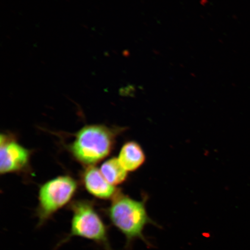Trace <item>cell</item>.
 Returning a JSON list of instances; mask_svg holds the SVG:
<instances>
[{"label":"cell","instance_id":"obj_5","mask_svg":"<svg viewBox=\"0 0 250 250\" xmlns=\"http://www.w3.org/2000/svg\"><path fill=\"white\" fill-rule=\"evenodd\" d=\"M29 150L13 139L1 134L0 139V171L1 174L14 173L23 169L29 164Z\"/></svg>","mask_w":250,"mask_h":250},{"label":"cell","instance_id":"obj_2","mask_svg":"<svg viewBox=\"0 0 250 250\" xmlns=\"http://www.w3.org/2000/svg\"><path fill=\"white\" fill-rule=\"evenodd\" d=\"M71 208L70 232L56 246L58 248L78 237L90 240L104 250H113L109 242L108 227L91 203L77 201Z\"/></svg>","mask_w":250,"mask_h":250},{"label":"cell","instance_id":"obj_7","mask_svg":"<svg viewBox=\"0 0 250 250\" xmlns=\"http://www.w3.org/2000/svg\"><path fill=\"white\" fill-rule=\"evenodd\" d=\"M118 159L128 172L135 171L142 167L145 163L146 156L138 143L129 142L125 143L122 147Z\"/></svg>","mask_w":250,"mask_h":250},{"label":"cell","instance_id":"obj_6","mask_svg":"<svg viewBox=\"0 0 250 250\" xmlns=\"http://www.w3.org/2000/svg\"><path fill=\"white\" fill-rule=\"evenodd\" d=\"M83 181L87 191L97 198L112 199L117 193L114 186L111 185L101 170L95 167H90L84 172Z\"/></svg>","mask_w":250,"mask_h":250},{"label":"cell","instance_id":"obj_4","mask_svg":"<svg viewBox=\"0 0 250 250\" xmlns=\"http://www.w3.org/2000/svg\"><path fill=\"white\" fill-rule=\"evenodd\" d=\"M77 188L76 181L69 176H59L43 184L39 191L37 227H42L56 212L67 205Z\"/></svg>","mask_w":250,"mask_h":250},{"label":"cell","instance_id":"obj_8","mask_svg":"<svg viewBox=\"0 0 250 250\" xmlns=\"http://www.w3.org/2000/svg\"><path fill=\"white\" fill-rule=\"evenodd\" d=\"M100 170L105 179L113 186L124 183L127 176V171L116 158L109 159L104 162Z\"/></svg>","mask_w":250,"mask_h":250},{"label":"cell","instance_id":"obj_1","mask_svg":"<svg viewBox=\"0 0 250 250\" xmlns=\"http://www.w3.org/2000/svg\"><path fill=\"white\" fill-rule=\"evenodd\" d=\"M107 215L112 226L125 237V248L132 250L137 240H142L148 248L151 243L144 232L148 225L160 228L148 215L146 200L137 201L130 197L117 193L107 210Z\"/></svg>","mask_w":250,"mask_h":250},{"label":"cell","instance_id":"obj_3","mask_svg":"<svg viewBox=\"0 0 250 250\" xmlns=\"http://www.w3.org/2000/svg\"><path fill=\"white\" fill-rule=\"evenodd\" d=\"M115 133L103 125H89L78 132L71 151L78 161L92 165L101 161L111 151Z\"/></svg>","mask_w":250,"mask_h":250}]
</instances>
